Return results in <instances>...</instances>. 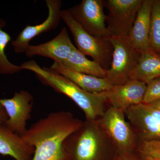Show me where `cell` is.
<instances>
[{
	"mask_svg": "<svg viewBox=\"0 0 160 160\" xmlns=\"http://www.w3.org/2000/svg\"><path fill=\"white\" fill-rule=\"evenodd\" d=\"M51 70L61 75L82 89L92 93L106 92L112 89L113 86L106 78H100L65 69L58 63L54 62L49 67Z\"/></svg>",
	"mask_w": 160,
	"mask_h": 160,
	"instance_id": "cell-16",
	"label": "cell"
},
{
	"mask_svg": "<svg viewBox=\"0 0 160 160\" xmlns=\"http://www.w3.org/2000/svg\"><path fill=\"white\" fill-rule=\"evenodd\" d=\"M104 7L103 0H82L67 10L89 34L95 37L109 38L111 36L105 24L106 16L104 13Z\"/></svg>",
	"mask_w": 160,
	"mask_h": 160,
	"instance_id": "cell-7",
	"label": "cell"
},
{
	"mask_svg": "<svg viewBox=\"0 0 160 160\" xmlns=\"http://www.w3.org/2000/svg\"><path fill=\"white\" fill-rule=\"evenodd\" d=\"M58 64L63 68L70 71L96 77L106 78L107 75V70L103 69L94 60L88 59L76 47L65 62Z\"/></svg>",
	"mask_w": 160,
	"mask_h": 160,
	"instance_id": "cell-18",
	"label": "cell"
},
{
	"mask_svg": "<svg viewBox=\"0 0 160 160\" xmlns=\"http://www.w3.org/2000/svg\"><path fill=\"white\" fill-rule=\"evenodd\" d=\"M153 0H144L138 12L129 37L136 49L140 52L152 49L149 40L152 7Z\"/></svg>",
	"mask_w": 160,
	"mask_h": 160,
	"instance_id": "cell-14",
	"label": "cell"
},
{
	"mask_svg": "<svg viewBox=\"0 0 160 160\" xmlns=\"http://www.w3.org/2000/svg\"><path fill=\"white\" fill-rule=\"evenodd\" d=\"M138 151L144 160H160V142L152 141L140 143Z\"/></svg>",
	"mask_w": 160,
	"mask_h": 160,
	"instance_id": "cell-21",
	"label": "cell"
},
{
	"mask_svg": "<svg viewBox=\"0 0 160 160\" xmlns=\"http://www.w3.org/2000/svg\"><path fill=\"white\" fill-rule=\"evenodd\" d=\"M160 77V54L152 49L141 52L138 63L132 72L130 80L147 83Z\"/></svg>",
	"mask_w": 160,
	"mask_h": 160,
	"instance_id": "cell-17",
	"label": "cell"
},
{
	"mask_svg": "<svg viewBox=\"0 0 160 160\" xmlns=\"http://www.w3.org/2000/svg\"><path fill=\"white\" fill-rule=\"evenodd\" d=\"M46 3L48 9L47 18L35 26L27 25L19 33L16 38L11 41V46L16 53H25L32 39L44 32L53 30L58 26L62 19V1L46 0Z\"/></svg>",
	"mask_w": 160,
	"mask_h": 160,
	"instance_id": "cell-11",
	"label": "cell"
},
{
	"mask_svg": "<svg viewBox=\"0 0 160 160\" xmlns=\"http://www.w3.org/2000/svg\"><path fill=\"white\" fill-rule=\"evenodd\" d=\"M33 103L32 95L25 90L15 92L10 98L0 99V105L8 116L5 125L19 136H22L27 130L26 124L31 117Z\"/></svg>",
	"mask_w": 160,
	"mask_h": 160,
	"instance_id": "cell-10",
	"label": "cell"
},
{
	"mask_svg": "<svg viewBox=\"0 0 160 160\" xmlns=\"http://www.w3.org/2000/svg\"><path fill=\"white\" fill-rule=\"evenodd\" d=\"M66 160H114L113 143L98 121L86 119L66 138L63 145Z\"/></svg>",
	"mask_w": 160,
	"mask_h": 160,
	"instance_id": "cell-3",
	"label": "cell"
},
{
	"mask_svg": "<svg viewBox=\"0 0 160 160\" xmlns=\"http://www.w3.org/2000/svg\"><path fill=\"white\" fill-rule=\"evenodd\" d=\"M75 48L67 29L63 27L60 33L49 42L39 45H30L25 53L28 57L39 56L62 64L68 58Z\"/></svg>",
	"mask_w": 160,
	"mask_h": 160,
	"instance_id": "cell-12",
	"label": "cell"
},
{
	"mask_svg": "<svg viewBox=\"0 0 160 160\" xmlns=\"http://www.w3.org/2000/svg\"><path fill=\"white\" fill-rule=\"evenodd\" d=\"M62 19L70 30L77 49L89 56L106 70L111 66L113 48L109 38L95 37L86 32L72 18L67 9L61 12Z\"/></svg>",
	"mask_w": 160,
	"mask_h": 160,
	"instance_id": "cell-4",
	"label": "cell"
},
{
	"mask_svg": "<svg viewBox=\"0 0 160 160\" xmlns=\"http://www.w3.org/2000/svg\"><path fill=\"white\" fill-rule=\"evenodd\" d=\"M124 112L139 144L152 141L160 142V111L149 104L142 103Z\"/></svg>",
	"mask_w": 160,
	"mask_h": 160,
	"instance_id": "cell-9",
	"label": "cell"
},
{
	"mask_svg": "<svg viewBox=\"0 0 160 160\" xmlns=\"http://www.w3.org/2000/svg\"><path fill=\"white\" fill-rule=\"evenodd\" d=\"M114 160H144L138 151L117 155Z\"/></svg>",
	"mask_w": 160,
	"mask_h": 160,
	"instance_id": "cell-23",
	"label": "cell"
},
{
	"mask_svg": "<svg viewBox=\"0 0 160 160\" xmlns=\"http://www.w3.org/2000/svg\"><path fill=\"white\" fill-rule=\"evenodd\" d=\"M149 40L151 49L160 54V0H153L150 17Z\"/></svg>",
	"mask_w": 160,
	"mask_h": 160,
	"instance_id": "cell-20",
	"label": "cell"
},
{
	"mask_svg": "<svg viewBox=\"0 0 160 160\" xmlns=\"http://www.w3.org/2000/svg\"><path fill=\"white\" fill-rule=\"evenodd\" d=\"M124 112L109 106L98 122L113 143L118 155L138 151V142Z\"/></svg>",
	"mask_w": 160,
	"mask_h": 160,
	"instance_id": "cell-5",
	"label": "cell"
},
{
	"mask_svg": "<svg viewBox=\"0 0 160 160\" xmlns=\"http://www.w3.org/2000/svg\"><path fill=\"white\" fill-rule=\"evenodd\" d=\"M160 99V77L152 80L146 84L143 103L149 104Z\"/></svg>",
	"mask_w": 160,
	"mask_h": 160,
	"instance_id": "cell-22",
	"label": "cell"
},
{
	"mask_svg": "<svg viewBox=\"0 0 160 160\" xmlns=\"http://www.w3.org/2000/svg\"><path fill=\"white\" fill-rule=\"evenodd\" d=\"M34 153V148L26 144L21 136L5 124L0 125V154L15 160H32Z\"/></svg>",
	"mask_w": 160,
	"mask_h": 160,
	"instance_id": "cell-15",
	"label": "cell"
},
{
	"mask_svg": "<svg viewBox=\"0 0 160 160\" xmlns=\"http://www.w3.org/2000/svg\"><path fill=\"white\" fill-rule=\"evenodd\" d=\"M113 48L110 68L107 70L106 78L112 86L123 85L130 80L141 52L136 49L128 36L109 38Z\"/></svg>",
	"mask_w": 160,
	"mask_h": 160,
	"instance_id": "cell-6",
	"label": "cell"
},
{
	"mask_svg": "<svg viewBox=\"0 0 160 160\" xmlns=\"http://www.w3.org/2000/svg\"><path fill=\"white\" fill-rule=\"evenodd\" d=\"M144 0H107V29L111 37L128 36Z\"/></svg>",
	"mask_w": 160,
	"mask_h": 160,
	"instance_id": "cell-8",
	"label": "cell"
},
{
	"mask_svg": "<svg viewBox=\"0 0 160 160\" xmlns=\"http://www.w3.org/2000/svg\"><path fill=\"white\" fill-rule=\"evenodd\" d=\"M8 116L5 109L0 105V125H4L8 120Z\"/></svg>",
	"mask_w": 160,
	"mask_h": 160,
	"instance_id": "cell-24",
	"label": "cell"
},
{
	"mask_svg": "<svg viewBox=\"0 0 160 160\" xmlns=\"http://www.w3.org/2000/svg\"><path fill=\"white\" fill-rule=\"evenodd\" d=\"M146 88V83L130 80L123 85L113 86L106 92V96L110 106L124 111L143 102Z\"/></svg>",
	"mask_w": 160,
	"mask_h": 160,
	"instance_id": "cell-13",
	"label": "cell"
},
{
	"mask_svg": "<svg viewBox=\"0 0 160 160\" xmlns=\"http://www.w3.org/2000/svg\"><path fill=\"white\" fill-rule=\"evenodd\" d=\"M147 104H149L152 107L160 111V99L157 100V101H154V102H152Z\"/></svg>",
	"mask_w": 160,
	"mask_h": 160,
	"instance_id": "cell-25",
	"label": "cell"
},
{
	"mask_svg": "<svg viewBox=\"0 0 160 160\" xmlns=\"http://www.w3.org/2000/svg\"><path fill=\"white\" fill-rule=\"evenodd\" d=\"M23 70L34 72L43 85L71 99L84 112L86 119L98 121L105 113L109 105L106 92L92 93L84 91L65 77L49 68L40 67L33 60L27 61L20 66Z\"/></svg>",
	"mask_w": 160,
	"mask_h": 160,
	"instance_id": "cell-2",
	"label": "cell"
},
{
	"mask_svg": "<svg viewBox=\"0 0 160 160\" xmlns=\"http://www.w3.org/2000/svg\"><path fill=\"white\" fill-rule=\"evenodd\" d=\"M83 122L69 112H51L27 129L21 137L34 148L32 160H66L64 141L81 127Z\"/></svg>",
	"mask_w": 160,
	"mask_h": 160,
	"instance_id": "cell-1",
	"label": "cell"
},
{
	"mask_svg": "<svg viewBox=\"0 0 160 160\" xmlns=\"http://www.w3.org/2000/svg\"><path fill=\"white\" fill-rule=\"evenodd\" d=\"M6 26V21L0 18V74L12 75L18 73L23 69L21 66L12 63L5 53L6 47L12 41L10 35L3 30Z\"/></svg>",
	"mask_w": 160,
	"mask_h": 160,
	"instance_id": "cell-19",
	"label": "cell"
}]
</instances>
